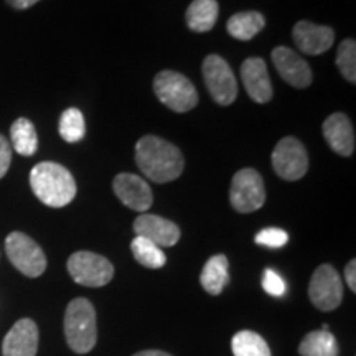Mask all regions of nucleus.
<instances>
[{
    "label": "nucleus",
    "mask_w": 356,
    "mask_h": 356,
    "mask_svg": "<svg viewBox=\"0 0 356 356\" xmlns=\"http://www.w3.org/2000/svg\"><path fill=\"white\" fill-rule=\"evenodd\" d=\"M136 162L140 172L155 184L177 180L185 168L180 149L157 136H145L137 142Z\"/></svg>",
    "instance_id": "1"
},
{
    "label": "nucleus",
    "mask_w": 356,
    "mask_h": 356,
    "mask_svg": "<svg viewBox=\"0 0 356 356\" xmlns=\"http://www.w3.org/2000/svg\"><path fill=\"white\" fill-rule=\"evenodd\" d=\"M35 197L50 208H63L76 197V181L68 168L55 162L37 163L30 172Z\"/></svg>",
    "instance_id": "2"
},
{
    "label": "nucleus",
    "mask_w": 356,
    "mask_h": 356,
    "mask_svg": "<svg viewBox=\"0 0 356 356\" xmlns=\"http://www.w3.org/2000/svg\"><path fill=\"white\" fill-rule=\"evenodd\" d=\"M65 335L74 353L84 355L95 348L97 341L96 310L88 299L78 297L66 307Z\"/></svg>",
    "instance_id": "3"
},
{
    "label": "nucleus",
    "mask_w": 356,
    "mask_h": 356,
    "mask_svg": "<svg viewBox=\"0 0 356 356\" xmlns=\"http://www.w3.org/2000/svg\"><path fill=\"white\" fill-rule=\"evenodd\" d=\"M154 91L159 101L175 113H188L198 104L197 89L188 78L177 71H160L154 79Z\"/></svg>",
    "instance_id": "4"
},
{
    "label": "nucleus",
    "mask_w": 356,
    "mask_h": 356,
    "mask_svg": "<svg viewBox=\"0 0 356 356\" xmlns=\"http://www.w3.org/2000/svg\"><path fill=\"white\" fill-rule=\"evenodd\" d=\"M66 266L74 282L84 287H102L114 277V266L109 259L91 251L74 252Z\"/></svg>",
    "instance_id": "5"
},
{
    "label": "nucleus",
    "mask_w": 356,
    "mask_h": 356,
    "mask_svg": "<svg viewBox=\"0 0 356 356\" xmlns=\"http://www.w3.org/2000/svg\"><path fill=\"white\" fill-rule=\"evenodd\" d=\"M229 203L238 213H252L266 203V186L261 173L243 168L231 180Z\"/></svg>",
    "instance_id": "6"
},
{
    "label": "nucleus",
    "mask_w": 356,
    "mask_h": 356,
    "mask_svg": "<svg viewBox=\"0 0 356 356\" xmlns=\"http://www.w3.org/2000/svg\"><path fill=\"white\" fill-rule=\"evenodd\" d=\"M8 259L26 277H40L47 269V257L43 249L30 236L13 231L6 239Z\"/></svg>",
    "instance_id": "7"
},
{
    "label": "nucleus",
    "mask_w": 356,
    "mask_h": 356,
    "mask_svg": "<svg viewBox=\"0 0 356 356\" xmlns=\"http://www.w3.org/2000/svg\"><path fill=\"white\" fill-rule=\"evenodd\" d=\"M203 78L213 101L220 106H229L238 96V83H236L233 70L228 61L218 55H210L203 61Z\"/></svg>",
    "instance_id": "8"
},
{
    "label": "nucleus",
    "mask_w": 356,
    "mask_h": 356,
    "mask_svg": "<svg viewBox=\"0 0 356 356\" xmlns=\"http://www.w3.org/2000/svg\"><path fill=\"white\" fill-rule=\"evenodd\" d=\"M310 302L322 312H332L343 299V284L335 267L322 264L315 269L309 284Z\"/></svg>",
    "instance_id": "9"
},
{
    "label": "nucleus",
    "mask_w": 356,
    "mask_h": 356,
    "mask_svg": "<svg viewBox=\"0 0 356 356\" xmlns=\"http://www.w3.org/2000/svg\"><path fill=\"white\" fill-rule=\"evenodd\" d=\"M273 167L282 180H300L309 170V155L304 144L296 137H284L273 152Z\"/></svg>",
    "instance_id": "10"
},
{
    "label": "nucleus",
    "mask_w": 356,
    "mask_h": 356,
    "mask_svg": "<svg viewBox=\"0 0 356 356\" xmlns=\"http://www.w3.org/2000/svg\"><path fill=\"white\" fill-rule=\"evenodd\" d=\"M113 188L114 193L118 195V198L134 211L145 213L152 207V190H150L149 184H147L144 178H140L139 175H134V173H119L114 178Z\"/></svg>",
    "instance_id": "11"
},
{
    "label": "nucleus",
    "mask_w": 356,
    "mask_h": 356,
    "mask_svg": "<svg viewBox=\"0 0 356 356\" xmlns=\"http://www.w3.org/2000/svg\"><path fill=\"white\" fill-rule=\"evenodd\" d=\"M273 61L275 70L280 74L284 81L291 84L292 88L304 89L309 88L314 76H312V70L307 61L296 51L287 47H277L273 51Z\"/></svg>",
    "instance_id": "12"
},
{
    "label": "nucleus",
    "mask_w": 356,
    "mask_h": 356,
    "mask_svg": "<svg viewBox=\"0 0 356 356\" xmlns=\"http://www.w3.org/2000/svg\"><path fill=\"white\" fill-rule=\"evenodd\" d=\"M292 38L302 53L317 56L330 50L335 42V32L327 25H315L309 20H300L292 29Z\"/></svg>",
    "instance_id": "13"
},
{
    "label": "nucleus",
    "mask_w": 356,
    "mask_h": 356,
    "mask_svg": "<svg viewBox=\"0 0 356 356\" xmlns=\"http://www.w3.org/2000/svg\"><path fill=\"white\" fill-rule=\"evenodd\" d=\"M134 231L159 248H172L180 241V228L175 222L157 215H140L134 221Z\"/></svg>",
    "instance_id": "14"
},
{
    "label": "nucleus",
    "mask_w": 356,
    "mask_h": 356,
    "mask_svg": "<svg viewBox=\"0 0 356 356\" xmlns=\"http://www.w3.org/2000/svg\"><path fill=\"white\" fill-rule=\"evenodd\" d=\"M38 327L33 320L22 318L3 338V356H37Z\"/></svg>",
    "instance_id": "15"
},
{
    "label": "nucleus",
    "mask_w": 356,
    "mask_h": 356,
    "mask_svg": "<svg viewBox=\"0 0 356 356\" xmlns=\"http://www.w3.org/2000/svg\"><path fill=\"white\" fill-rule=\"evenodd\" d=\"M241 79L249 97L259 104H266L273 99V84L269 71L262 58H248L241 65Z\"/></svg>",
    "instance_id": "16"
},
{
    "label": "nucleus",
    "mask_w": 356,
    "mask_h": 356,
    "mask_svg": "<svg viewBox=\"0 0 356 356\" xmlns=\"http://www.w3.org/2000/svg\"><path fill=\"white\" fill-rule=\"evenodd\" d=\"M322 132L333 152L341 157H350L355 152V129L343 113H335L325 119Z\"/></svg>",
    "instance_id": "17"
},
{
    "label": "nucleus",
    "mask_w": 356,
    "mask_h": 356,
    "mask_svg": "<svg viewBox=\"0 0 356 356\" xmlns=\"http://www.w3.org/2000/svg\"><path fill=\"white\" fill-rule=\"evenodd\" d=\"M202 287L211 296H220L229 282V262L225 254H216L208 259L200 275Z\"/></svg>",
    "instance_id": "18"
},
{
    "label": "nucleus",
    "mask_w": 356,
    "mask_h": 356,
    "mask_svg": "<svg viewBox=\"0 0 356 356\" xmlns=\"http://www.w3.org/2000/svg\"><path fill=\"white\" fill-rule=\"evenodd\" d=\"M220 6L216 0H193L186 8V25L197 33L210 32L216 25Z\"/></svg>",
    "instance_id": "19"
},
{
    "label": "nucleus",
    "mask_w": 356,
    "mask_h": 356,
    "mask_svg": "<svg viewBox=\"0 0 356 356\" xmlns=\"http://www.w3.org/2000/svg\"><path fill=\"white\" fill-rule=\"evenodd\" d=\"M266 26V19L261 12H239L234 13L226 24L228 33L236 40L248 42L252 40Z\"/></svg>",
    "instance_id": "20"
},
{
    "label": "nucleus",
    "mask_w": 356,
    "mask_h": 356,
    "mask_svg": "<svg viewBox=\"0 0 356 356\" xmlns=\"http://www.w3.org/2000/svg\"><path fill=\"white\" fill-rule=\"evenodd\" d=\"M300 356H338L337 338L330 330L307 333L299 346Z\"/></svg>",
    "instance_id": "21"
},
{
    "label": "nucleus",
    "mask_w": 356,
    "mask_h": 356,
    "mask_svg": "<svg viewBox=\"0 0 356 356\" xmlns=\"http://www.w3.org/2000/svg\"><path fill=\"white\" fill-rule=\"evenodd\" d=\"M10 140L12 147L17 150V154L30 157L37 152L38 149V136L35 131L33 124L29 119L20 118L12 124L10 127Z\"/></svg>",
    "instance_id": "22"
},
{
    "label": "nucleus",
    "mask_w": 356,
    "mask_h": 356,
    "mask_svg": "<svg viewBox=\"0 0 356 356\" xmlns=\"http://www.w3.org/2000/svg\"><path fill=\"white\" fill-rule=\"evenodd\" d=\"M231 350L234 356H273L264 338L251 330L236 333L231 340Z\"/></svg>",
    "instance_id": "23"
},
{
    "label": "nucleus",
    "mask_w": 356,
    "mask_h": 356,
    "mask_svg": "<svg viewBox=\"0 0 356 356\" xmlns=\"http://www.w3.org/2000/svg\"><path fill=\"white\" fill-rule=\"evenodd\" d=\"M131 251L134 259L144 267H149V269H160L167 262V256L162 251V248L155 246L152 241L140 238V236L134 238V241L131 243Z\"/></svg>",
    "instance_id": "24"
},
{
    "label": "nucleus",
    "mask_w": 356,
    "mask_h": 356,
    "mask_svg": "<svg viewBox=\"0 0 356 356\" xmlns=\"http://www.w3.org/2000/svg\"><path fill=\"white\" fill-rule=\"evenodd\" d=\"M60 136L63 137V140L70 142V144L83 140V137L86 136V124H84L81 111L76 108H70L61 114Z\"/></svg>",
    "instance_id": "25"
},
{
    "label": "nucleus",
    "mask_w": 356,
    "mask_h": 356,
    "mask_svg": "<svg viewBox=\"0 0 356 356\" xmlns=\"http://www.w3.org/2000/svg\"><path fill=\"white\" fill-rule=\"evenodd\" d=\"M337 66L346 81L356 83V43L355 40L346 38L340 43L337 53Z\"/></svg>",
    "instance_id": "26"
},
{
    "label": "nucleus",
    "mask_w": 356,
    "mask_h": 356,
    "mask_svg": "<svg viewBox=\"0 0 356 356\" xmlns=\"http://www.w3.org/2000/svg\"><path fill=\"white\" fill-rule=\"evenodd\" d=\"M254 241L266 248H282L289 241V234L279 228H266L256 234Z\"/></svg>",
    "instance_id": "27"
},
{
    "label": "nucleus",
    "mask_w": 356,
    "mask_h": 356,
    "mask_svg": "<svg viewBox=\"0 0 356 356\" xmlns=\"http://www.w3.org/2000/svg\"><path fill=\"white\" fill-rule=\"evenodd\" d=\"M262 287H264V291L269 293V296H274V297H282L287 291L284 279L280 277V275L273 269H266L264 270V277H262Z\"/></svg>",
    "instance_id": "28"
},
{
    "label": "nucleus",
    "mask_w": 356,
    "mask_h": 356,
    "mask_svg": "<svg viewBox=\"0 0 356 356\" xmlns=\"http://www.w3.org/2000/svg\"><path fill=\"white\" fill-rule=\"evenodd\" d=\"M12 162V147L3 136H0V178L8 172Z\"/></svg>",
    "instance_id": "29"
},
{
    "label": "nucleus",
    "mask_w": 356,
    "mask_h": 356,
    "mask_svg": "<svg viewBox=\"0 0 356 356\" xmlns=\"http://www.w3.org/2000/svg\"><path fill=\"white\" fill-rule=\"evenodd\" d=\"M345 280L348 284L351 292H356V261L351 259L345 267Z\"/></svg>",
    "instance_id": "30"
},
{
    "label": "nucleus",
    "mask_w": 356,
    "mask_h": 356,
    "mask_svg": "<svg viewBox=\"0 0 356 356\" xmlns=\"http://www.w3.org/2000/svg\"><path fill=\"white\" fill-rule=\"evenodd\" d=\"M37 2H40V0H7L8 6L17 8V10H26V8L35 6Z\"/></svg>",
    "instance_id": "31"
},
{
    "label": "nucleus",
    "mask_w": 356,
    "mask_h": 356,
    "mask_svg": "<svg viewBox=\"0 0 356 356\" xmlns=\"http://www.w3.org/2000/svg\"><path fill=\"white\" fill-rule=\"evenodd\" d=\"M132 356H172V355L167 353V351H160V350H145V351H139V353Z\"/></svg>",
    "instance_id": "32"
}]
</instances>
